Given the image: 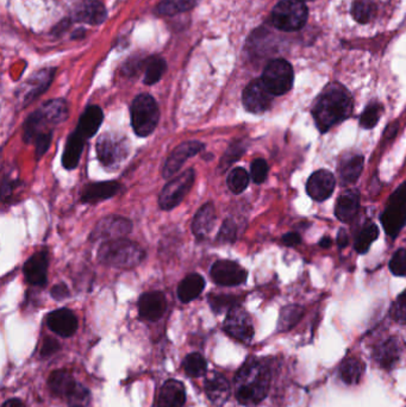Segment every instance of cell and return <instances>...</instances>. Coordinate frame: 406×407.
I'll return each instance as SVG.
<instances>
[{
	"instance_id": "6da1fadb",
	"label": "cell",
	"mask_w": 406,
	"mask_h": 407,
	"mask_svg": "<svg viewBox=\"0 0 406 407\" xmlns=\"http://www.w3.org/2000/svg\"><path fill=\"white\" fill-rule=\"evenodd\" d=\"M353 111V98L347 88L338 83L323 90L312 109V116L320 133L347 119Z\"/></svg>"
},
{
	"instance_id": "7a4b0ae2",
	"label": "cell",
	"mask_w": 406,
	"mask_h": 407,
	"mask_svg": "<svg viewBox=\"0 0 406 407\" xmlns=\"http://www.w3.org/2000/svg\"><path fill=\"white\" fill-rule=\"evenodd\" d=\"M270 386V369L266 362L249 358L235 378V392L238 403L255 406L267 397Z\"/></svg>"
},
{
	"instance_id": "3957f363",
	"label": "cell",
	"mask_w": 406,
	"mask_h": 407,
	"mask_svg": "<svg viewBox=\"0 0 406 407\" xmlns=\"http://www.w3.org/2000/svg\"><path fill=\"white\" fill-rule=\"evenodd\" d=\"M146 257L143 248L129 239L117 238L101 244L98 250V260L101 265L117 270H131Z\"/></svg>"
},
{
	"instance_id": "277c9868",
	"label": "cell",
	"mask_w": 406,
	"mask_h": 407,
	"mask_svg": "<svg viewBox=\"0 0 406 407\" xmlns=\"http://www.w3.org/2000/svg\"><path fill=\"white\" fill-rule=\"evenodd\" d=\"M160 110L155 99L149 94H140L131 105V127L137 136H149L159 123Z\"/></svg>"
},
{
	"instance_id": "5b68a950",
	"label": "cell",
	"mask_w": 406,
	"mask_h": 407,
	"mask_svg": "<svg viewBox=\"0 0 406 407\" xmlns=\"http://www.w3.org/2000/svg\"><path fill=\"white\" fill-rule=\"evenodd\" d=\"M307 8L301 0H281L272 11V23L283 31H298L307 22Z\"/></svg>"
},
{
	"instance_id": "8992f818",
	"label": "cell",
	"mask_w": 406,
	"mask_h": 407,
	"mask_svg": "<svg viewBox=\"0 0 406 407\" xmlns=\"http://www.w3.org/2000/svg\"><path fill=\"white\" fill-rule=\"evenodd\" d=\"M294 73L292 66L286 60L277 59L266 66L262 81L273 96L286 94L293 86Z\"/></svg>"
},
{
	"instance_id": "52a82bcc",
	"label": "cell",
	"mask_w": 406,
	"mask_h": 407,
	"mask_svg": "<svg viewBox=\"0 0 406 407\" xmlns=\"http://www.w3.org/2000/svg\"><path fill=\"white\" fill-rule=\"evenodd\" d=\"M129 143L123 136L114 133L101 135L97 142V155L106 168H118L128 156Z\"/></svg>"
},
{
	"instance_id": "ba28073f",
	"label": "cell",
	"mask_w": 406,
	"mask_h": 407,
	"mask_svg": "<svg viewBox=\"0 0 406 407\" xmlns=\"http://www.w3.org/2000/svg\"><path fill=\"white\" fill-rule=\"evenodd\" d=\"M194 179L196 173L193 170H185L177 178L172 179V181L164 186L159 198L161 209L164 211L172 210L183 202V198L188 196L193 186Z\"/></svg>"
},
{
	"instance_id": "9c48e42d",
	"label": "cell",
	"mask_w": 406,
	"mask_h": 407,
	"mask_svg": "<svg viewBox=\"0 0 406 407\" xmlns=\"http://www.w3.org/2000/svg\"><path fill=\"white\" fill-rule=\"evenodd\" d=\"M224 330L233 339L241 341L243 343H249L255 334L251 316L240 306L233 307L228 312V316L224 321Z\"/></svg>"
},
{
	"instance_id": "30bf717a",
	"label": "cell",
	"mask_w": 406,
	"mask_h": 407,
	"mask_svg": "<svg viewBox=\"0 0 406 407\" xmlns=\"http://www.w3.org/2000/svg\"><path fill=\"white\" fill-rule=\"evenodd\" d=\"M133 224L122 215H111L99 220L91 233V241H112L130 233Z\"/></svg>"
},
{
	"instance_id": "8fae6325",
	"label": "cell",
	"mask_w": 406,
	"mask_h": 407,
	"mask_svg": "<svg viewBox=\"0 0 406 407\" xmlns=\"http://www.w3.org/2000/svg\"><path fill=\"white\" fill-rule=\"evenodd\" d=\"M210 274L216 284L225 287L244 284L248 276V273L243 267L229 260L215 262L211 267Z\"/></svg>"
},
{
	"instance_id": "7c38bea8",
	"label": "cell",
	"mask_w": 406,
	"mask_h": 407,
	"mask_svg": "<svg viewBox=\"0 0 406 407\" xmlns=\"http://www.w3.org/2000/svg\"><path fill=\"white\" fill-rule=\"evenodd\" d=\"M273 94L266 88L262 79L251 81L243 91V105L251 114H262L270 109Z\"/></svg>"
},
{
	"instance_id": "4fadbf2b",
	"label": "cell",
	"mask_w": 406,
	"mask_h": 407,
	"mask_svg": "<svg viewBox=\"0 0 406 407\" xmlns=\"http://www.w3.org/2000/svg\"><path fill=\"white\" fill-rule=\"evenodd\" d=\"M203 149H204V144L199 141H188L177 146L164 163V170H162L164 178L173 176L190 157L196 155Z\"/></svg>"
},
{
	"instance_id": "5bb4252c",
	"label": "cell",
	"mask_w": 406,
	"mask_h": 407,
	"mask_svg": "<svg viewBox=\"0 0 406 407\" xmlns=\"http://www.w3.org/2000/svg\"><path fill=\"white\" fill-rule=\"evenodd\" d=\"M336 180L331 172L320 170L311 175L306 183V192L316 202H325L331 197Z\"/></svg>"
},
{
	"instance_id": "9a60e30c",
	"label": "cell",
	"mask_w": 406,
	"mask_h": 407,
	"mask_svg": "<svg viewBox=\"0 0 406 407\" xmlns=\"http://www.w3.org/2000/svg\"><path fill=\"white\" fill-rule=\"evenodd\" d=\"M49 257L48 252L41 250L27 259L23 272L25 280L32 286H45L47 284Z\"/></svg>"
},
{
	"instance_id": "2e32d148",
	"label": "cell",
	"mask_w": 406,
	"mask_h": 407,
	"mask_svg": "<svg viewBox=\"0 0 406 407\" xmlns=\"http://www.w3.org/2000/svg\"><path fill=\"white\" fill-rule=\"evenodd\" d=\"M403 349L404 347H403L401 339L398 337H390L375 349V352H373L375 361L383 369L391 371L393 367L397 365V362L401 360Z\"/></svg>"
},
{
	"instance_id": "e0dca14e",
	"label": "cell",
	"mask_w": 406,
	"mask_h": 407,
	"mask_svg": "<svg viewBox=\"0 0 406 407\" xmlns=\"http://www.w3.org/2000/svg\"><path fill=\"white\" fill-rule=\"evenodd\" d=\"M48 328L61 337H71L78 329V319L68 308H60L47 317Z\"/></svg>"
},
{
	"instance_id": "ac0fdd59",
	"label": "cell",
	"mask_w": 406,
	"mask_h": 407,
	"mask_svg": "<svg viewBox=\"0 0 406 407\" xmlns=\"http://www.w3.org/2000/svg\"><path fill=\"white\" fill-rule=\"evenodd\" d=\"M167 300L164 293L149 292L143 294L138 302V312L143 319L156 321L164 316Z\"/></svg>"
},
{
	"instance_id": "d6986e66",
	"label": "cell",
	"mask_w": 406,
	"mask_h": 407,
	"mask_svg": "<svg viewBox=\"0 0 406 407\" xmlns=\"http://www.w3.org/2000/svg\"><path fill=\"white\" fill-rule=\"evenodd\" d=\"M206 395L216 406H222L230 397V384L222 374L212 371L204 382Z\"/></svg>"
},
{
	"instance_id": "ffe728a7",
	"label": "cell",
	"mask_w": 406,
	"mask_h": 407,
	"mask_svg": "<svg viewBox=\"0 0 406 407\" xmlns=\"http://www.w3.org/2000/svg\"><path fill=\"white\" fill-rule=\"evenodd\" d=\"M186 402V392L183 382L178 380H167L160 389L157 407H183Z\"/></svg>"
},
{
	"instance_id": "44dd1931",
	"label": "cell",
	"mask_w": 406,
	"mask_h": 407,
	"mask_svg": "<svg viewBox=\"0 0 406 407\" xmlns=\"http://www.w3.org/2000/svg\"><path fill=\"white\" fill-rule=\"evenodd\" d=\"M120 189V185L116 181H103L86 185L81 191V202L93 204L114 197Z\"/></svg>"
},
{
	"instance_id": "7402d4cb",
	"label": "cell",
	"mask_w": 406,
	"mask_h": 407,
	"mask_svg": "<svg viewBox=\"0 0 406 407\" xmlns=\"http://www.w3.org/2000/svg\"><path fill=\"white\" fill-rule=\"evenodd\" d=\"M380 220L388 236L396 237L406 225V206L390 204Z\"/></svg>"
},
{
	"instance_id": "603a6c76",
	"label": "cell",
	"mask_w": 406,
	"mask_h": 407,
	"mask_svg": "<svg viewBox=\"0 0 406 407\" xmlns=\"http://www.w3.org/2000/svg\"><path fill=\"white\" fill-rule=\"evenodd\" d=\"M103 119L104 115L99 106H88L79 119L77 133H80L85 140L93 137L101 128Z\"/></svg>"
},
{
	"instance_id": "cb8c5ba5",
	"label": "cell",
	"mask_w": 406,
	"mask_h": 407,
	"mask_svg": "<svg viewBox=\"0 0 406 407\" xmlns=\"http://www.w3.org/2000/svg\"><path fill=\"white\" fill-rule=\"evenodd\" d=\"M216 223L215 206L207 202L196 212L192 223V231L198 239H204L210 235Z\"/></svg>"
},
{
	"instance_id": "d4e9b609",
	"label": "cell",
	"mask_w": 406,
	"mask_h": 407,
	"mask_svg": "<svg viewBox=\"0 0 406 407\" xmlns=\"http://www.w3.org/2000/svg\"><path fill=\"white\" fill-rule=\"evenodd\" d=\"M360 207V193L352 189L348 192L343 193L341 197L338 198L335 207V215L338 220L344 223H349L355 218Z\"/></svg>"
},
{
	"instance_id": "484cf974",
	"label": "cell",
	"mask_w": 406,
	"mask_h": 407,
	"mask_svg": "<svg viewBox=\"0 0 406 407\" xmlns=\"http://www.w3.org/2000/svg\"><path fill=\"white\" fill-rule=\"evenodd\" d=\"M106 18L105 6L97 0H85L75 11V19L82 23L98 25Z\"/></svg>"
},
{
	"instance_id": "4316f807",
	"label": "cell",
	"mask_w": 406,
	"mask_h": 407,
	"mask_svg": "<svg viewBox=\"0 0 406 407\" xmlns=\"http://www.w3.org/2000/svg\"><path fill=\"white\" fill-rule=\"evenodd\" d=\"M84 144L85 138L77 131L69 136L62 155V165L66 170H74L78 167L84 150Z\"/></svg>"
},
{
	"instance_id": "83f0119b",
	"label": "cell",
	"mask_w": 406,
	"mask_h": 407,
	"mask_svg": "<svg viewBox=\"0 0 406 407\" xmlns=\"http://www.w3.org/2000/svg\"><path fill=\"white\" fill-rule=\"evenodd\" d=\"M75 384L77 382H75L73 376L68 371H64V369L53 371L48 379V386H49L51 393L59 398H66Z\"/></svg>"
},
{
	"instance_id": "f1b7e54d",
	"label": "cell",
	"mask_w": 406,
	"mask_h": 407,
	"mask_svg": "<svg viewBox=\"0 0 406 407\" xmlns=\"http://www.w3.org/2000/svg\"><path fill=\"white\" fill-rule=\"evenodd\" d=\"M205 287V280L199 274L186 276L178 287V297L183 302H190L201 296Z\"/></svg>"
},
{
	"instance_id": "f546056e",
	"label": "cell",
	"mask_w": 406,
	"mask_h": 407,
	"mask_svg": "<svg viewBox=\"0 0 406 407\" xmlns=\"http://www.w3.org/2000/svg\"><path fill=\"white\" fill-rule=\"evenodd\" d=\"M365 159L362 155H353L341 162L338 167V174L343 185H351L360 178L361 172L364 170Z\"/></svg>"
},
{
	"instance_id": "4dcf8cb0",
	"label": "cell",
	"mask_w": 406,
	"mask_h": 407,
	"mask_svg": "<svg viewBox=\"0 0 406 407\" xmlns=\"http://www.w3.org/2000/svg\"><path fill=\"white\" fill-rule=\"evenodd\" d=\"M40 111L49 125L62 123L68 116V106H67V103L62 99H53V101H48L42 106Z\"/></svg>"
},
{
	"instance_id": "1f68e13d",
	"label": "cell",
	"mask_w": 406,
	"mask_h": 407,
	"mask_svg": "<svg viewBox=\"0 0 406 407\" xmlns=\"http://www.w3.org/2000/svg\"><path fill=\"white\" fill-rule=\"evenodd\" d=\"M364 371L365 365L356 357H348L340 366V376L343 382L347 384H359Z\"/></svg>"
},
{
	"instance_id": "d6a6232c",
	"label": "cell",
	"mask_w": 406,
	"mask_h": 407,
	"mask_svg": "<svg viewBox=\"0 0 406 407\" xmlns=\"http://www.w3.org/2000/svg\"><path fill=\"white\" fill-rule=\"evenodd\" d=\"M53 75H54V72L48 69V70H43L41 73L37 74L36 78L31 79L27 83V91L25 92L23 98L24 104H27V103L34 101L36 96H41L42 93L49 88Z\"/></svg>"
},
{
	"instance_id": "836d02e7",
	"label": "cell",
	"mask_w": 406,
	"mask_h": 407,
	"mask_svg": "<svg viewBox=\"0 0 406 407\" xmlns=\"http://www.w3.org/2000/svg\"><path fill=\"white\" fill-rule=\"evenodd\" d=\"M304 316V308L299 306V305H288V306L283 307L278 320V330L279 331H288L292 329L298 321Z\"/></svg>"
},
{
	"instance_id": "e575fe53",
	"label": "cell",
	"mask_w": 406,
	"mask_h": 407,
	"mask_svg": "<svg viewBox=\"0 0 406 407\" xmlns=\"http://www.w3.org/2000/svg\"><path fill=\"white\" fill-rule=\"evenodd\" d=\"M352 14L357 23H370L377 14V5L373 0H355L353 3Z\"/></svg>"
},
{
	"instance_id": "d590c367",
	"label": "cell",
	"mask_w": 406,
	"mask_h": 407,
	"mask_svg": "<svg viewBox=\"0 0 406 407\" xmlns=\"http://www.w3.org/2000/svg\"><path fill=\"white\" fill-rule=\"evenodd\" d=\"M183 371L191 378H199V376L205 374L207 369V363H206L204 356L199 352H193L185 357L183 362Z\"/></svg>"
},
{
	"instance_id": "8d00e7d4",
	"label": "cell",
	"mask_w": 406,
	"mask_h": 407,
	"mask_svg": "<svg viewBox=\"0 0 406 407\" xmlns=\"http://www.w3.org/2000/svg\"><path fill=\"white\" fill-rule=\"evenodd\" d=\"M379 236V229L373 223L366 224L364 229L361 230L359 237L356 238L355 250L359 254H365L368 252L372 243Z\"/></svg>"
},
{
	"instance_id": "74e56055",
	"label": "cell",
	"mask_w": 406,
	"mask_h": 407,
	"mask_svg": "<svg viewBox=\"0 0 406 407\" xmlns=\"http://www.w3.org/2000/svg\"><path fill=\"white\" fill-rule=\"evenodd\" d=\"M196 3L198 0H164L157 6V11L164 16H173L193 9Z\"/></svg>"
},
{
	"instance_id": "f35d334b",
	"label": "cell",
	"mask_w": 406,
	"mask_h": 407,
	"mask_svg": "<svg viewBox=\"0 0 406 407\" xmlns=\"http://www.w3.org/2000/svg\"><path fill=\"white\" fill-rule=\"evenodd\" d=\"M167 69L166 61L161 57H153L148 61L144 73V83L154 85L157 83Z\"/></svg>"
},
{
	"instance_id": "ab89813d",
	"label": "cell",
	"mask_w": 406,
	"mask_h": 407,
	"mask_svg": "<svg viewBox=\"0 0 406 407\" xmlns=\"http://www.w3.org/2000/svg\"><path fill=\"white\" fill-rule=\"evenodd\" d=\"M227 183H228V187L230 188L231 192L235 193V194H240L243 191H246V188L248 187L249 175H248L244 168H241V167L233 168L229 173Z\"/></svg>"
},
{
	"instance_id": "60d3db41",
	"label": "cell",
	"mask_w": 406,
	"mask_h": 407,
	"mask_svg": "<svg viewBox=\"0 0 406 407\" xmlns=\"http://www.w3.org/2000/svg\"><path fill=\"white\" fill-rule=\"evenodd\" d=\"M66 399L68 407H87L91 403V393L85 386L77 382L67 394Z\"/></svg>"
},
{
	"instance_id": "b9f144b4",
	"label": "cell",
	"mask_w": 406,
	"mask_h": 407,
	"mask_svg": "<svg viewBox=\"0 0 406 407\" xmlns=\"http://www.w3.org/2000/svg\"><path fill=\"white\" fill-rule=\"evenodd\" d=\"M383 107L379 103H370L362 112L360 118V125L362 128L373 129L379 122L380 117L383 115Z\"/></svg>"
},
{
	"instance_id": "7bdbcfd3",
	"label": "cell",
	"mask_w": 406,
	"mask_h": 407,
	"mask_svg": "<svg viewBox=\"0 0 406 407\" xmlns=\"http://www.w3.org/2000/svg\"><path fill=\"white\" fill-rule=\"evenodd\" d=\"M390 316L398 324H406V291L399 294L391 306Z\"/></svg>"
},
{
	"instance_id": "ee69618b",
	"label": "cell",
	"mask_w": 406,
	"mask_h": 407,
	"mask_svg": "<svg viewBox=\"0 0 406 407\" xmlns=\"http://www.w3.org/2000/svg\"><path fill=\"white\" fill-rule=\"evenodd\" d=\"M209 302L212 310L218 313L225 310L230 311L233 307L238 306V299L231 296H209Z\"/></svg>"
},
{
	"instance_id": "f6af8a7d",
	"label": "cell",
	"mask_w": 406,
	"mask_h": 407,
	"mask_svg": "<svg viewBox=\"0 0 406 407\" xmlns=\"http://www.w3.org/2000/svg\"><path fill=\"white\" fill-rule=\"evenodd\" d=\"M390 270L396 276H406V249H399L393 254Z\"/></svg>"
},
{
	"instance_id": "bcb514c9",
	"label": "cell",
	"mask_w": 406,
	"mask_h": 407,
	"mask_svg": "<svg viewBox=\"0 0 406 407\" xmlns=\"http://www.w3.org/2000/svg\"><path fill=\"white\" fill-rule=\"evenodd\" d=\"M246 150V146L241 142H236L235 144H231L229 146L228 150L225 151L222 162H220V167L222 170H225L227 167L233 163L235 161H238L243 153Z\"/></svg>"
},
{
	"instance_id": "7dc6e473",
	"label": "cell",
	"mask_w": 406,
	"mask_h": 407,
	"mask_svg": "<svg viewBox=\"0 0 406 407\" xmlns=\"http://www.w3.org/2000/svg\"><path fill=\"white\" fill-rule=\"evenodd\" d=\"M236 236H238V225L233 220H227L219 230L217 241L219 243H233L236 239Z\"/></svg>"
},
{
	"instance_id": "c3c4849f",
	"label": "cell",
	"mask_w": 406,
	"mask_h": 407,
	"mask_svg": "<svg viewBox=\"0 0 406 407\" xmlns=\"http://www.w3.org/2000/svg\"><path fill=\"white\" fill-rule=\"evenodd\" d=\"M251 174L254 183H265V180L267 179V174H268V165H267V162L264 159H256L251 163Z\"/></svg>"
},
{
	"instance_id": "681fc988",
	"label": "cell",
	"mask_w": 406,
	"mask_h": 407,
	"mask_svg": "<svg viewBox=\"0 0 406 407\" xmlns=\"http://www.w3.org/2000/svg\"><path fill=\"white\" fill-rule=\"evenodd\" d=\"M35 143H36V157L37 159H41L42 156L46 154V151L48 150L49 146H51V131L41 133L36 138Z\"/></svg>"
},
{
	"instance_id": "f907efd6",
	"label": "cell",
	"mask_w": 406,
	"mask_h": 407,
	"mask_svg": "<svg viewBox=\"0 0 406 407\" xmlns=\"http://www.w3.org/2000/svg\"><path fill=\"white\" fill-rule=\"evenodd\" d=\"M390 204L394 205L406 206V181L399 186V187L393 192L390 198Z\"/></svg>"
},
{
	"instance_id": "816d5d0a",
	"label": "cell",
	"mask_w": 406,
	"mask_h": 407,
	"mask_svg": "<svg viewBox=\"0 0 406 407\" xmlns=\"http://www.w3.org/2000/svg\"><path fill=\"white\" fill-rule=\"evenodd\" d=\"M60 350V344L54 339H47L43 342L41 348V355L43 357L51 356L53 354Z\"/></svg>"
},
{
	"instance_id": "f5cc1de1",
	"label": "cell",
	"mask_w": 406,
	"mask_h": 407,
	"mask_svg": "<svg viewBox=\"0 0 406 407\" xmlns=\"http://www.w3.org/2000/svg\"><path fill=\"white\" fill-rule=\"evenodd\" d=\"M69 296V289L64 284L56 285L51 289V297L56 299V300H62L64 298Z\"/></svg>"
},
{
	"instance_id": "db71d44e",
	"label": "cell",
	"mask_w": 406,
	"mask_h": 407,
	"mask_svg": "<svg viewBox=\"0 0 406 407\" xmlns=\"http://www.w3.org/2000/svg\"><path fill=\"white\" fill-rule=\"evenodd\" d=\"M301 238L297 233H288L283 237V243L288 247H294L301 243Z\"/></svg>"
},
{
	"instance_id": "11a10c76",
	"label": "cell",
	"mask_w": 406,
	"mask_h": 407,
	"mask_svg": "<svg viewBox=\"0 0 406 407\" xmlns=\"http://www.w3.org/2000/svg\"><path fill=\"white\" fill-rule=\"evenodd\" d=\"M348 243H349V238H348L347 233L343 229L340 230V233L338 235V248L343 249V248L347 247Z\"/></svg>"
},
{
	"instance_id": "9f6ffc18",
	"label": "cell",
	"mask_w": 406,
	"mask_h": 407,
	"mask_svg": "<svg viewBox=\"0 0 406 407\" xmlns=\"http://www.w3.org/2000/svg\"><path fill=\"white\" fill-rule=\"evenodd\" d=\"M3 407H25L19 399H10L3 405Z\"/></svg>"
},
{
	"instance_id": "6f0895ef",
	"label": "cell",
	"mask_w": 406,
	"mask_h": 407,
	"mask_svg": "<svg viewBox=\"0 0 406 407\" xmlns=\"http://www.w3.org/2000/svg\"><path fill=\"white\" fill-rule=\"evenodd\" d=\"M320 246L322 248H325V249H327V248L330 247V246H331V238H330V237L322 238V239H320Z\"/></svg>"
},
{
	"instance_id": "680465c9",
	"label": "cell",
	"mask_w": 406,
	"mask_h": 407,
	"mask_svg": "<svg viewBox=\"0 0 406 407\" xmlns=\"http://www.w3.org/2000/svg\"><path fill=\"white\" fill-rule=\"evenodd\" d=\"M301 1H310V0H301Z\"/></svg>"
}]
</instances>
